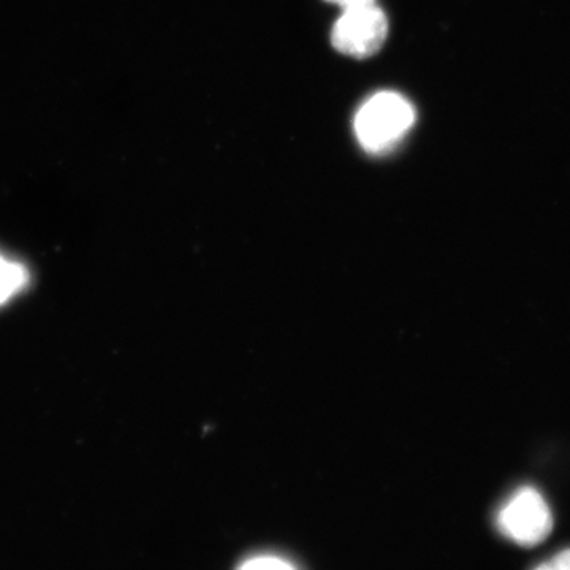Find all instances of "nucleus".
I'll return each mask as SVG.
<instances>
[{"label": "nucleus", "mask_w": 570, "mask_h": 570, "mask_svg": "<svg viewBox=\"0 0 570 570\" xmlns=\"http://www.w3.org/2000/svg\"><path fill=\"white\" fill-rule=\"evenodd\" d=\"M532 570H557L554 566L551 564V561L542 562V564L535 566Z\"/></svg>", "instance_id": "6e6552de"}, {"label": "nucleus", "mask_w": 570, "mask_h": 570, "mask_svg": "<svg viewBox=\"0 0 570 570\" xmlns=\"http://www.w3.org/2000/svg\"><path fill=\"white\" fill-rule=\"evenodd\" d=\"M550 561L557 570H570V549L562 550L560 553L554 554Z\"/></svg>", "instance_id": "423d86ee"}, {"label": "nucleus", "mask_w": 570, "mask_h": 570, "mask_svg": "<svg viewBox=\"0 0 570 570\" xmlns=\"http://www.w3.org/2000/svg\"><path fill=\"white\" fill-rule=\"evenodd\" d=\"M28 281L24 266L0 254V305H6L14 295L20 294Z\"/></svg>", "instance_id": "20e7f679"}, {"label": "nucleus", "mask_w": 570, "mask_h": 570, "mask_svg": "<svg viewBox=\"0 0 570 570\" xmlns=\"http://www.w3.org/2000/svg\"><path fill=\"white\" fill-rule=\"evenodd\" d=\"M414 122V108L403 96L379 92L356 112L355 134L367 153H389L406 137Z\"/></svg>", "instance_id": "f257e3e1"}, {"label": "nucleus", "mask_w": 570, "mask_h": 570, "mask_svg": "<svg viewBox=\"0 0 570 570\" xmlns=\"http://www.w3.org/2000/svg\"><path fill=\"white\" fill-rule=\"evenodd\" d=\"M497 527L512 542L535 547L553 530V513L540 491L521 487L499 509Z\"/></svg>", "instance_id": "f03ea898"}, {"label": "nucleus", "mask_w": 570, "mask_h": 570, "mask_svg": "<svg viewBox=\"0 0 570 570\" xmlns=\"http://www.w3.org/2000/svg\"><path fill=\"white\" fill-rule=\"evenodd\" d=\"M389 21L376 2L344 10L332 32L333 47L351 58L376 55L387 39Z\"/></svg>", "instance_id": "7ed1b4c3"}, {"label": "nucleus", "mask_w": 570, "mask_h": 570, "mask_svg": "<svg viewBox=\"0 0 570 570\" xmlns=\"http://www.w3.org/2000/svg\"><path fill=\"white\" fill-rule=\"evenodd\" d=\"M326 2L336 3V6L343 7L344 10L355 9V7L370 6V3L376 2V0H326Z\"/></svg>", "instance_id": "0eeeda50"}, {"label": "nucleus", "mask_w": 570, "mask_h": 570, "mask_svg": "<svg viewBox=\"0 0 570 570\" xmlns=\"http://www.w3.org/2000/svg\"><path fill=\"white\" fill-rule=\"evenodd\" d=\"M238 570H298L291 561L276 554H258L243 562Z\"/></svg>", "instance_id": "39448f33"}]
</instances>
